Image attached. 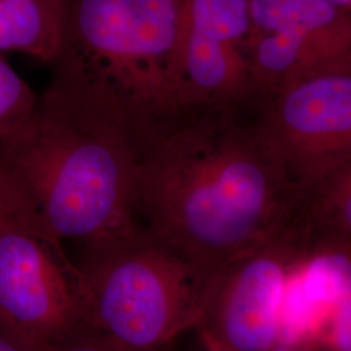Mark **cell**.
<instances>
[{
    "label": "cell",
    "instance_id": "obj_15",
    "mask_svg": "<svg viewBox=\"0 0 351 351\" xmlns=\"http://www.w3.org/2000/svg\"><path fill=\"white\" fill-rule=\"evenodd\" d=\"M0 351H39L0 328Z\"/></svg>",
    "mask_w": 351,
    "mask_h": 351
},
{
    "label": "cell",
    "instance_id": "obj_13",
    "mask_svg": "<svg viewBox=\"0 0 351 351\" xmlns=\"http://www.w3.org/2000/svg\"><path fill=\"white\" fill-rule=\"evenodd\" d=\"M307 345L315 351H351V295L326 316Z\"/></svg>",
    "mask_w": 351,
    "mask_h": 351
},
{
    "label": "cell",
    "instance_id": "obj_5",
    "mask_svg": "<svg viewBox=\"0 0 351 351\" xmlns=\"http://www.w3.org/2000/svg\"><path fill=\"white\" fill-rule=\"evenodd\" d=\"M81 326V278L63 241L0 176V328L43 351Z\"/></svg>",
    "mask_w": 351,
    "mask_h": 351
},
{
    "label": "cell",
    "instance_id": "obj_8",
    "mask_svg": "<svg viewBox=\"0 0 351 351\" xmlns=\"http://www.w3.org/2000/svg\"><path fill=\"white\" fill-rule=\"evenodd\" d=\"M250 0H186L182 73L188 106L252 99Z\"/></svg>",
    "mask_w": 351,
    "mask_h": 351
},
{
    "label": "cell",
    "instance_id": "obj_17",
    "mask_svg": "<svg viewBox=\"0 0 351 351\" xmlns=\"http://www.w3.org/2000/svg\"><path fill=\"white\" fill-rule=\"evenodd\" d=\"M271 351H315L311 346L304 343H294V345H284L278 343L275 349Z\"/></svg>",
    "mask_w": 351,
    "mask_h": 351
},
{
    "label": "cell",
    "instance_id": "obj_4",
    "mask_svg": "<svg viewBox=\"0 0 351 351\" xmlns=\"http://www.w3.org/2000/svg\"><path fill=\"white\" fill-rule=\"evenodd\" d=\"M85 326L117 351H159L201 322L215 274L143 226L84 245Z\"/></svg>",
    "mask_w": 351,
    "mask_h": 351
},
{
    "label": "cell",
    "instance_id": "obj_9",
    "mask_svg": "<svg viewBox=\"0 0 351 351\" xmlns=\"http://www.w3.org/2000/svg\"><path fill=\"white\" fill-rule=\"evenodd\" d=\"M351 295V243L316 246L289 278L278 343L307 345L339 302Z\"/></svg>",
    "mask_w": 351,
    "mask_h": 351
},
{
    "label": "cell",
    "instance_id": "obj_12",
    "mask_svg": "<svg viewBox=\"0 0 351 351\" xmlns=\"http://www.w3.org/2000/svg\"><path fill=\"white\" fill-rule=\"evenodd\" d=\"M37 97L0 53V141L12 134L25 121Z\"/></svg>",
    "mask_w": 351,
    "mask_h": 351
},
{
    "label": "cell",
    "instance_id": "obj_11",
    "mask_svg": "<svg viewBox=\"0 0 351 351\" xmlns=\"http://www.w3.org/2000/svg\"><path fill=\"white\" fill-rule=\"evenodd\" d=\"M62 45L60 0H0V53L51 64Z\"/></svg>",
    "mask_w": 351,
    "mask_h": 351
},
{
    "label": "cell",
    "instance_id": "obj_18",
    "mask_svg": "<svg viewBox=\"0 0 351 351\" xmlns=\"http://www.w3.org/2000/svg\"><path fill=\"white\" fill-rule=\"evenodd\" d=\"M328 1H330L335 5H337L339 8L343 10V11L351 12V0H328Z\"/></svg>",
    "mask_w": 351,
    "mask_h": 351
},
{
    "label": "cell",
    "instance_id": "obj_2",
    "mask_svg": "<svg viewBox=\"0 0 351 351\" xmlns=\"http://www.w3.org/2000/svg\"><path fill=\"white\" fill-rule=\"evenodd\" d=\"M186 0H60L50 84L112 125L137 159L188 104Z\"/></svg>",
    "mask_w": 351,
    "mask_h": 351
},
{
    "label": "cell",
    "instance_id": "obj_3",
    "mask_svg": "<svg viewBox=\"0 0 351 351\" xmlns=\"http://www.w3.org/2000/svg\"><path fill=\"white\" fill-rule=\"evenodd\" d=\"M136 169L126 139L51 84L0 141V176L58 239L82 246L137 226Z\"/></svg>",
    "mask_w": 351,
    "mask_h": 351
},
{
    "label": "cell",
    "instance_id": "obj_16",
    "mask_svg": "<svg viewBox=\"0 0 351 351\" xmlns=\"http://www.w3.org/2000/svg\"><path fill=\"white\" fill-rule=\"evenodd\" d=\"M198 332H199V337H201L202 343H203V346H204V350L234 351L232 350V349H229V348H226V345L220 343L219 341H216V339L211 337L210 335H207L206 332H202V330H198Z\"/></svg>",
    "mask_w": 351,
    "mask_h": 351
},
{
    "label": "cell",
    "instance_id": "obj_10",
    "mask_svg": "<svg viewBox=\"0 0 351 351\" xmlns=\"http://www.w3.org/2000/svg\"><path fill=\"white\" fill-rule=\"evenodd\" d=\"M251 34L302 38L326 58L351 62V12L328 0H250Z\"/></svg>",
    "mask_w": 351,
    "mask_h": 351
},
{
    "label": "cell",
    "instance_id": "obj_6",
    "mask_svg": "<svg viewBox=\"0 0 351 351\" xmlns=\"http://www.w3.org/2000/svg\"><path fill=\"white\" fill-rule=\"evenodd\" d=\"M255 101V129L304 190L351 164V64L298 75Z\"/></svg>",
    "mask_w": 351,
    "mask_h": 351
},
{
    "label": "cell",
    "instance_id": "obj_14",
    "mask_svg": "<svg viewBox=\"0 0 351 351\" xmlns=\"http://www.w3.org/2000/svg\"><path fill=\"white\" fill-rule=\"evenodd\" d=\"M43 351H117L86 326H81Z\"/></svg>",
    "mask_w": 351,
    "mask_h": 351
},
{
    "label": "cell",
    "instance_id": "obj_1",
    "mask_svg": "<svg viewBox=\"0 0 351 351\" xmlns=\"http://www.w3.org/2000/svg\"><path fill=\"white\" fill-rule=\"evenodd\" d=\"M303 199L258 136L252 99L186 106L137 159V224L213 274Z\"/></svg>",
    "mask_w": 351,
    "mask_h": 351
},
{
    "label": "cell",
    "instance_id": "obj_7",
    "mask_svg": "<svg viewBox=\"0 0 351 351\" xmlns=\"http://www.w3.org/2000/svg\"><path fill=\"white\" fill-rule=\"evenodd\" d=\"M314 246L313 226L303 203L276 233L215 272L195 329L232 350L275 349L289 278Z\"/></svg>",
    "mask_w": 351,
    "mask_h": 351
}]
</instances>
